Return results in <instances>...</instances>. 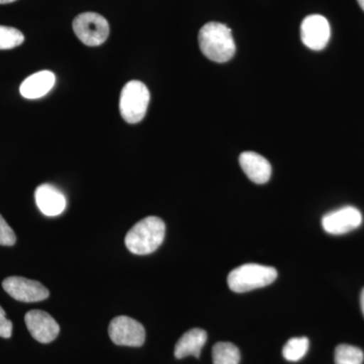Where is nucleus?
<instances>
[{"label": "nucleus", "instance_id": "f257e3e1", "mask_svg": "<svg viewBox=\"0 0 364 364\" xmlns=\"http://www.w3.org/2000/svg\"><path fill=\"white\" fill-rule=\"evenodd\" d=\"M200 51L208 59L225 63L233 58L236 45L231 28L217 21L205 23L198 33Z\"/></svg>", "mask_w": 364, "mask_h": 364}, {"label": "nucleus", "instance_id": "f03ea898", "mask_svg": "<svg viewBox=\"0 0 364 364\" xmlns=\"http://www.w3.org/2000/svg\"><path fill=\"white\" fill-rule=\"evenodd\" d=\"M166 227L160 218H144L132 228L124 238L127 248L136 255H148L161 246Z\"/></svg>", "mask_w": 364, "mask_h": 364}, {"label": "nucleus", "instance_id": "7ed1b4c3", "mask_svg": "<svg viewBox=\"0 0 364 364\" xmlns=\"http://www.w3.org/2000/svg\"><path fill=\"white\" fill-rule=\"evenodd\" d=\"M277 279L275 268L248 263L232 270L227 280L232 291L242 294L269 286Z\"/></svg>", "mask_w": 364, "mask_h": 364}, {"label": "nucleus", "instance_id": "20e7f679", "mask_svg": "<svg viewBox=\"0 0 364 364\" xmlns=\"http://www.w3.org/2000/svg\"><path fill=\"white\" fill-rule=\"evenodd\" d=\"M150 102L147 86L139 80H132L124 86L119 97V112L129 124L140 123L145 117Z\"/></svg>", "mask_w": 364, "mask_h": 364}, {"label": "nucleus", "instance_id": "39448f33", "mask_svg": "<svg viewBox=\"0 0 364 364\" xmlns=\"http://www.w3.org/2000/svg\"><path fill=\"white\" fill-rule=\"evenodd\" d=\"M73 30L83 44L97 47L109 35V26L104 16L95 13L80 14L73 21Z\"/></svg>", "mask_w": 364, "mask_h": 364}, {"label": "nucleus", "instance_id": "423d86ee", "mask_svg": "<svg viewBox=\"0 0 364 364\" xmlns=\"http://www.w3.org/2000/svg\"><path fill=\"white\" fill-rule=\"evenodd\" d=\"M109 338L119 346L140 347L146 339L145 328L135 318L119 316L112 318L109 327Z\"/></svg>", "mask_w": 364, "mask_h": 364}, {"label": "nucleus", "instance_id": "0eeeda50", "mask_svg": "<svg viewBox=\"0 0 364 364\" xmlns=\"http://www.w3.org/2000/svg\"><path fill=\"white\" fill-rule=\"evenodd\" d=\"M2 287L11 298L23 303L44 301L50 296L47 287L37 280L21 277H9L2 282Z\"/></svg>", "mask_w": 364, "mask_h": 364}, {"label": "nucleus", "instance_id": "6e6552de", "mask_svg": "<svg viewBox=\"0 0 364 364\" xmlns=\"http://www.w3.org/2000/svg\"><path fill=\"white\" fill-rule=\"evenodd\" d=\"M331 37L329 21L320 14L306 16L301 26V38L304 45L314 51L324 49Z\"/></svg>", "mask_w": 364, "mask_h": 364}, {"label": "nucleus", "instance_id": "1a4fd4ad", "mask_svg": "<svg viewBox=\"0 0 364 364\" xmlns=\"http://www.w3.org/2000/svg\"><path fill=\"white\" fill-rule=\"evenodd\" d=\"M363 223V215L358 208L344 207L328 213L322 219L323 229L328 234L343 235L358 229Z\"/></svg>", "mask_w": 364, "mask_h": 364}, {"label": "nucleus", "instance_id": "9d476101", "mask_svg": "<svg viewBox=\"0 0 364 364\" xmlns=\"http://www.w3.org/2000/svg\"><path fill=\"white\" fill-rule=\"evenodd\" d=\"M25 322L33 338L40 343H51L59 335L58 323L44 311H30L26 314Z\"/></svg>", "mask_w": 364, "mask_h": 364}, {"label": "nucleus", "instance_id": "9b49d317", "mask_svg": "<svg viewBox=\"0 0 364 364\" xmlns=\"http://www.w3.org/2000/svg\"><path fill=\"white\" fill-rule=\"evenodd\" d=\"M36 203L41 212L48 217L61 215L66 208L64 193L52 184H41L35 191Z\"/></svg>", "mask_w": 364, "mask_h": 364}, {"label": "nucleus", "instance_id": "f8f14e48", "mask_svg": "<svg viewBox=\"0 0 364 364\" xmlns=\"http://www.w3.org/2000/svg\"><path fill=\"white\" fill-rule=\"evenodd\" d=\"M241 168L251 181L256 184L267 183L272 176V165L267 159L255 152H243L239 157Z\"/></svg>", "mask_w": 364, "mask_h": 364}, {"label": "nucleus", "instance_id": "ddd939ff", "mask_svg": "<svg viewBox=\"0 0 364 364\" xmlns=\"http://www.w3.org/2000/svg\"><path fill=\"white\" fill-rule=\"evenodd\" d=\"M56 83V76L52 71L36 72L23 80L20 87L21 95L28 100H37L45 97Z\"/></svg>", "mask_w": 364, "mask_h": 364}, {"label": "nucleus", "instance_id": "4468645a", "mask_svg": "<svg viewBox=\"0 0 364 364\" xmlns=\"http://www.w3.org/2000/svg\"><path fill=\"white\" fill-rule=\"evenodd\" d=\"M207 339L208 334L205 330L200 329V328L189 330L184 333L181 339L177 341L176 349H174V355L177 359H182L189 355L198 358Z\"/></svg>", "mask_w": 364, "mask_h": 364}, {"label": "nucleus", "instance_id": "2eb2a0df", "mask_svg": "<svg viewBox=\"0 0 364 364\" xmlns=\"http://www.w3.org/2000/svg\"><path fill=\"white\" fill-rule=\"evenodd\" d=\"M240 351L231 342H219L213 347V363L214 364H239Z\"/></svg>", "mask_w": 364, "mask_h": 364}, {"label": "nucleus", "instance_id": "dca6fc26", "mask_svg": "<svg viewBox=\"0 0 364 364\" xmlns=\"http://www.w3.org/2000/svg\"><path fill=\"white\" fill-rule=\"evenodd\" d=\"M309 339L306 337H296L289 339L282 349V355L287 361L296 363L306 355L309 350Z\"/></svg>", "mask_w": 364, "mask_h": 364}, {"label": "nucleus", "instance_id": "f3484780", "mask_svg": "<svg viewBox=\"0 0 364 364\" xmlns=\"http://www.w3.org/2000/svg\"><path fill=\"white\" fill-rule=\"evenodd\" d=\"M363 351L352 345L341 344L335 350V363L336 364H363Z\"/></svg>", "mask_w": 364, "mask_h": 364}, {"label": "nucleus", "instance_id": "a211bd4d", "mask_svg": "<svg viewBox=\"0 0 364 364\" xmlns=\"http://www.w3.org/2000/svg\"><path fill=\"white\" fill-rule=\"evenodd\" d=\"M25 36L21 31L0 26V50H9L23 44Z\"/></svg>", "mask_w": 364, "mask_h": 364}, {"label": "nucleus", "instance_id": "6ab92c4d", "mask_svg": "<svg viewBox=\"0 0 364 364\" xmlns=\"http://www.w3.org/2000/svg\"><path fill=\"white\" fill-rule=\"evenodd\" d=\"M16 242V236L14 230L9 227L6 220L0 215V245L14 246Z\"/></svg>", "mask_w": 364, "mask_h": 364}, {"label": "nucleus", "instance_id": "aec40b11", "mask_svg": "<svg viewBox=\"0 0 364 364\" xmlns=\"http://www.w3.org/2000/svg\"><path fill=\"white\" fill-rule=\"evenodd\" d=\"M13 334V322L6 318V314L0 306V337L11 338Z\"/></svg>", "mask_w": 364, "mask_h": 364}, {"label": "nucleus", "instance_id": "412c9836", "mask_svg": "<svg viewBox=\"0 0 364 364\" xmlns=\"http://www.w3.org/2000/svg\"><path fill=\"white\" fill-rule=\"evenodd\" d=\"M360 305H361V310H363V316H364V289H363V291H361Z\"/></svg>", "mask_w": 364, "mask_h": 364}, {"label": "nucleus", "instance_id": "4be33fe9", "mask_svg": "<svg viewBox=\"0 0 364 364\" xmlns=\"http://www.w3.org/2000/svg\"><path fill=\"white\" fill-rule=\"evenodd\" d=\"M14 1H16V0H0V4H11Z\"/></svg>", "mask_w": 364, "mask_h": 364}, {"label": "nucleus", "instance_id": "5701e85b", "mask_svg": "<svg viewBox=\"0 0 364 364\" xmlns=\"http://www.w3.org/2000/svg\"><path fill=\"white\" fill-rule=\"evenodd\" d=\"M359 6H360L361 9L364 11V0H358Z\"/></svg>", "mask_w": 364, "mask_h": 364}]
</instances>
